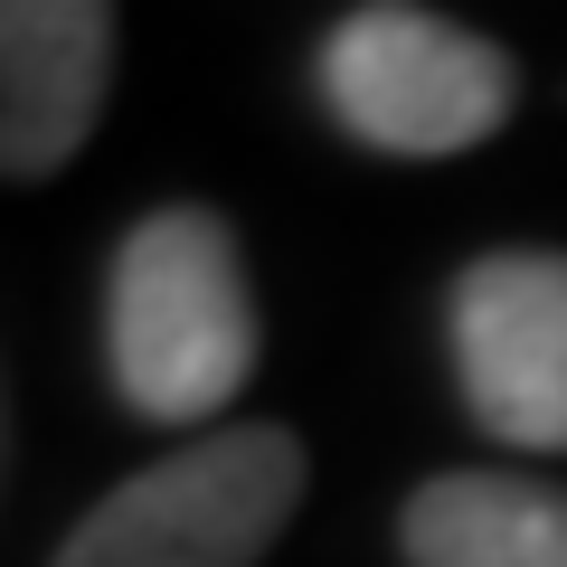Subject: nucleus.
I'll use <instances>...</instances> for the list:
<instances>
[{
	"label": "nucleus",
	"mask_w": 567,
	"mask_h": 567,
	"mask_svg": "<svg viewBox=\"0 0 567 567\" xmlns=\"http://www.w3.org/2000/svg\"><path fill=\"white\" fill-rule=\"evenodd\" d=\"M104 379L152 425H208L256 379V284L218 208L171 199L104 265Z\"/></svg>",
	"instance_id": "f257e3e1"
},
{
	"label": "nucleus",
	"mask_w": 567,
	"mask_h": 567,
	"mask_svg": "<svg viewBox=\"0 0 567 567\" xmlns=\"http://www.w3.org/2000/svg\"><path fill=\"white\" fill-rule=\"evenodd\" d=\"M123 20L104 0H0V181H58L95 142Z\"/></svg>",
	"instance_id": "39448f33"
},
{
	"label": "nucleus",
	"mask_w": 567,
	"mask_h": 567,
	"mask_svg": "<svg viewBox=\"0 0 567 567\" xmlns=\"http://www.w3.org/2000/svg\"><path fill=\"white\" fill-rule=\"evenodd\" d=\"M464 416L492 445L567 454V246H492L445 293Z\"/></svg>",
	"instance_id": "20e7f679"
},
{
	"label": "nucleus",
	"mask_w": 567,
	"mask_h": 567,
	"mask_svg": "<svg viewBox=\"0 0 567 567\" xmlns=\"http://www.w3.org/2000/svg\"><path fill=\"white\" fill-rule=\"evenodd\" d=\"M0 483H10V388H0Z\"/></svg>",
	"instance_id": "0eeeda50"
},
{
	"label": "nucleus",
	"mask_w": 567,
	"mask_h": 567,
	"mask_svg": "<svg viewBox=\"0 0 567 567\" xmlns=\"http://www.w3.org/2000/svg\"><path fill=\"white\" fill-rule=\"evenodd\" d=\"M312 95L350 142L388 162H454L492 142L520 104V66L483 29L416 10V0H369L322 29L312 48Z\"/></svg>",
	"instance_id": "7ed1b4c3"
},
{
	"label": "nucleus",
	"mask_w": 567,
	"mask_h": 567,
	"mask_svg": "<svg viewBox=\"0 0 567 567\" xmlns=\"http://www.w3.org/2000/svg\"><path fill=\"white\" fill-rule=\"evenodd\" d=\"M406 567H567V483L539 473H435L398 511Z\"/></svg>",
	"instance_id": "423d86ee"
},
{
	"label": "nucleus",
	"mask_w": 567,
	"mask_h": 567,
	"mask_svg": "<svg viewBox=\"0 0 567 567\" xmlns=\"http://www.w3.org/2000/svg\"><path fill=\"white\" fill-rule=\"evenodd\" d=\"M303 483L312 464L293 425H208L162 464L123 473L48 567H256L293 529Z\"/></svg>",
	"instance_id": "f03ea898"
}]
</instances>
